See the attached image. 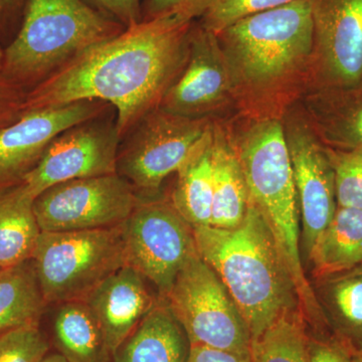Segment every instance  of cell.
Here are the masks:
<instances>
[{
    "instance_id": "cell-1",
    "label": "cell",
    "mask_w": 362,
    "mask_h": 362,
    "mask_svg": "<svg viewBox=\"0 0 362 362\" xmlns=\"http://www.w3.org/2000/svg\"><path fill=\"white\" fill-rule=\"evenodd\" d=\"M194 21L170 13L126 28L28 90L23 111L97 100L113 107L123 139L180 75Z\"/></svg>"
},
{
    "instance_id": "cell-2",
    "label": "cell",
    "mask_w": 362,
    "mask_h": 362,
    "mask_svg": "<svg viewBox=\"0 0 362 362\" xmlns=\"http://www.w3.org/2000/svg\"><path fill=\"white\" fill-rule=\"evenodd\" d=\"M192 230L197 254L223 281L251 339L286 312L301 309L270 226L251 199L244 220L235 228L199 226Z\"/></svg>"
},
{
    "instance_id": "cell-3",
    "label": "cell",
    "mask_w": 362,
    "mask_h": 362,
    "mask_svg": "<svg viewBox=\"0 0 362 362\" xmlns=\"http://www.w3.org/2000/svg\"><path fill=\"white\" fill-rule=\"evenodd\" d=\"M235 149L250 199L270 226L305 318L316 326L327 325L300 255L299 206L284 127L275 119L259 121L245 133Z\"/></svg>"
},
{
    "instance_id": "cell-4",
    "label": "cell",
    "mask_w": 362,
    "mask_h": 362,
    "mask_svg": "<svg viewBox=\"0 0 362 362\" xmlns=\"http://www.w3.org/2000/svg\"><path fill=\"white\" fill-rule=\"evenodd\" d=\"M125 28L86 0H26L0 75L28 92Z\"/></svg>"
},
{
    "instance_id": "cell-5",
    "label": "cell",
    "mask_w": 362,
    "mask_h": 362,
    "mask_svg": "<svg viewBox=\"0 0 362 362\" xmlns=\"http://www.w3.org/2000/svg\"><path fill=\"white\" fill-rule=\"evenodd\" d=\"M214 35L235 88L269 89L291 77L313 56L311 0L252 14Z\"/></svg>"
},
{
    "instance_id": "cell-6",
    "label": "cell",
    "mask_w": 362,
    "mask_h": 362,
    "mask_svg": "<svg viewBox=\"0 0 362 362\" xmlns=\"http://www.w3.org/2000/svg\"><path fill=\"white\" fill-rule=\"evenodd\" d=\"M122 225L40 233L32 259L47 304L84 301L105 279L126 266Z\"/></svg>"
},
{
    "instance_id": "cell-7",
    "label": "cell",
    "mask_w": 362,
    "mask_h": 362,
    "mask_svg": "<svg viewBox=\"0 0 362 362\" xmlns=\"http://www.w3.org/2000/svg\"><path fill=\"white\" fill-rule=\"evenodd\" d=\"M164 300L190 345L249 354L251 334L237 304L197 252L181 268Z\"/></svg>"
},
{
    "instance_id": "cell-8",
    "label": "cell",
    "mask_w": 362,
    "mask_h": 362,
    "mask_svg": "<svg viewBox=\"0 0 362 362\" xmlns=\"http://www.w3.org/2000/svg\"><path fill=\"white\" fill-rule=\"evenodd\" d=\"M213 126L209 118H187L157 107L124 136L117 173L142 199L157 197L164 180L177 171Z\"/></svg>"
},
{
    "instance_id": "cell-9",
    "label": "cell",
    "mask_w": 362,
    "mask_h": 362,
    "mask_svg": "<svg viewBox=\"0 0 362 362\" xmlns=\"http://www.w3.org/2000/svg\"><path fill=\"white\" fill-rule=\"evenodd\" d=\"M122 226L126 266L156 286L164 299L181 268L197 252L192 226L170 199L158 197H141Z\"/></svg>"
},
{
    "instance_id": "cell-10",
    "label": "cell",
    "mask_w": 362,
    "mask_h": 362,
    "mask_svg": "<svg viewBox=\"0 0 362 362\" xmlns=\"http://www.w3.org/2000/svg\"><path fill=\"white\" fill-rule=\"evenodd\" d=\"M141 197L118 173L59 183L37 195L33 209L42 232H71L118 226Z\"/></svg>"
},
{
    "instance_id": "cell-11",
    "label": "cell",
    "mask_w": 362,
    "mask_h": 362,
    "mask_svg": "<svg viewBox=\"0 0 362 362\" xmlns=\"http://www.w3.org/2000/svg\"><path fill=\"white\" fill-rule=\"evenodd\" d=\"M114 109L54 138L23 185L33 197L66 181L117 173L121 138Z\"/></svg>"
},
{
    "instance_id": "cell-12",
    "label": "cell",
    "mask_w": 362,
    "mask_h": 362,
    "mask_svg": "<svg viewBox=\"0 0 362 362\" xmlns=\"http://www.w3.org/2000/svg\"><path fill=\"white\" fill-rule=\"evenodd\" d=\"M111 109L97 100L28 109L0 128V190L21 185L57 136Z\"/></svg>"
},
{
    "instance_id": "cell-13",
    "label": "cell",
    "mask_w": 362,
    "mask_h": 362,
    "mask_svg": "<svg viewBox=\"0 0 362 362\" xmlns=\"http://www.w3.org/2000/svg\"><path fill=\"white\" fill-rule=\"evenodd\" d=\"M233 88L232 73L216 35L194 21L187 63L159 107L187 118H209L225 106Z\"/></svg>"
},
{
    "instance_id": "cell-14",
    "label": "cell",
    "mask_w": 362,
    "mask_h": 362,
    "mask_svg": "<svg viewBox=\"0 0 362 362\" xmlns=\"http://www.w3.org/2000/svg\"><path fill=\"white\" fill-rule=\"evenodd\" d=\"M284 130L296 187L302 243L309 256L337 209L334 169L329 153L304 124H289Z\"/></svg>"
},
{
    "instance_id": "cell-15",
    "label": "cell",
    "mask_w": 362,
    "mask_h": 362,
    "mask_svg": "<svg viewBox=\"0 0 362 362\" xmlns=\"http://www.w3.org/2000/svg\"><path fill=\"white\" fill-rule=\"evenodd\" d=\"M314 49L324 83L362 84V0H311Z\"/></svg>"
},
{
    "instance_id": "cell-16",
    "label": "cell",
    "mask_w": 362,
    "mask_h": 362,
    "mask_svg": "<svg viewBox=\"0 0 362 362\" xmlns=\"http://www.w3.org/2000/svg\"><path fill=\"white\" fill-rule=\"evenodd\" d=\"M147 282L134 269L124 266L85 298L112 356L158 302Z\"/></svg>"
},
{
    "instance_id": "cell-17",
    "label": "cell",
    "mask_w": 362,
    "mask_h": 362,
    "mask_svg": "<svg viewBox=\"0 0 362 362\" xmlns=\"http://www.w3.org/2000/svg\"><path fill=\"white\" fill-rule=\"evenodd\" d=\"M189 339L165 300L138 324L113 354V362H187Z\"/></svg>"
},
{
    "instance_id": "cell-18",
    "label": "cell",
    "mask_w": 362,
    "mask_h": 362,
    "mask_svg": "<svg viewBox=\"0 0 362 362\" xmlns=\"http://www.w3.org/2000/svg\"><path fill=\"white\" fill-rule=\"evenodd\" d=\"M214 129L204 135L176 171L170 202L192 226H209L213 211Z\"/></svg>"
},
{
    "instance_id": "cell-19",
    "label": "cell",
    "mask_w": 362,
    "mask_h": 362,
    "mask_svg": "<svg viewBox=\"0 0 362 362\" xmlns=\"http://www.w3.org/2000/svg\"><path fill=\"white\" fill-rule=\"evenodd\" d=\"M319 281L317 299L334 337L362 351V264Z\"/></svg>"
},
{
    "instance_id": "cell-20",
    "label": "cell",
    "mask_w": 362,
    "mask_h": 362,
    "mask_svg": "<svg viewBox=\"0 0 362 362\" xmlns=\"http://www.w3.org/2000/svg\"><path fill=\"white\" fill-rule=\"evenodd\" d=\"M214 192L211 226L233 228L246 216L250 192L237 149L223 131L214 129Z\"/></svg>"
},
{
    "instance_id": "cell-21",
    "label": "cell",
    "mask_w": 362,
    "mask_h": 362,
    "mask_svg": "<svg viewBox=\"0 0 362 362\" xmlns=\"http://www.w3.org/2000/svg\"><path fill=\"white\" fill-rule=\"evenodd\" d=\"M308 259L318 280L361 265L362 209L337 206Z\"/></svg>"
},
{
    "instance_id": "cell-22",
    "label": "cell",
    "mask_w": 362,
    "mask_h": 362,
    "mask_svg": "<svg viewBox=\"0 0 362 362\" xmlns=\"http://www.w3.org/2000/svg\"><path fill=\"white\" fill-rule=\"evenodd\" d=\"M33 202L23 183L0 190V268L32 259L42 233Z\"/></svg>"
},
{
    "instance_id": "cell-23",
    "label": "cell",
    "mask_w": 362,
    "mask_h": 362,
    "mask_svg": "<svg viewBox=\"0 0 362 362\" xmlns=\"http://www.w3.org/2000/svg\"><path fill=\"white\" fill-rule=\"evenodd\" d=\"M54 338L68 362H113L103 332L84 301L59 304Z\"/></svg>"
},
{
    "instance_id": "cell-24",
    "label": "cell",
    "mask_w": 362,
    "mask_h": 362,
    "mask_svg": "<svg viewBox=\"0 0 362 362\" xmlns=\"http://www.w3.org/2000/svg\"><path fill=\"white\" fill-rule=\"evenodd\" d=\"M47 305L32 259L0 270V334L39 325Z\"/></svg>"
},
{
    "instance_id": "cell-25",
    "label": "cell",
    "mask_w": 362,
    "mask_h": 362,
    "mask_svg": "<svg viewBox=\"0 0 362 362\" xmlns=\"http://www.w3.org/2000/svg\"><path fill=\"white\" fill-rule=\"evenodd\" d=\"M301 309L279 317L258 337L251 340L252 362H309V337Z\"/></svg>"
},
{
    "instance_id": "cell-26",
    "label": "cell",
    "mask_w": 362,
    "mask_h": 362,
    "mask_svg": "<svg viewBox=\"0 0 362 362\" xmlns=\"http://www.w3.org/2000/svg\"><path fill=\"white\" fill-rule=\"evenodd\" d=\"M294 1L297 0H211L199 23L209 32L218 33L252 14Z\"/></svg>"
},
{
    "instance_id": "cell-27",
    "label": "cell",
    "mask_w": 362,
    "mask_h": 362,
    "mask_svg": "<svg viewBox=\"0 0 362 362\" xmlns=\"http://www.w3.org/2000/svg\"><path fill=\"white\" fill-rule=\"evenodd\" d=\"M329 153L337 206L362 209V147Z\"/></svg>"
},
{
    "instance_id": "cell-28",
    "label": "cell",
    "mask_w": 362,
    "mask_h": 362,
    "mask_svg": "<svg viewBox=\"0 0 362 362\" xmlns=\"http://www.w3.org/2000/svg\"><path fill=\"white\" fill-rule=\"evenodd\" d=\"M49 343L39 325L23 326L0 334V362H42Z\"/></svg>"
},
{
    "instance_id": "cell-29",
    "label": "cell",
    "mask_w": 362,
    "mask_h": 362,
    "mask_svg": "<svg viewBox=\"0 0 362 362\" xmlns=\"http://www.w3.org/2000/svg\"><path fill=\"white\" fill-rule=\"evenodd\" d=\"M349 93L350 100L344 101L341 107L337 108L334 116L331 118L329 131L334 135L335 139L344 143L349 149L362 147V92L356 94V98L350 89H345Z\"/></svg>"
},
{
    "instance_id": "cell-30",
    "label": "cell",
    "mask_w": 362,
    "mask_h": 362,
    "mask_svg": "<svg viewBox=\"0 0 362 362\" xmlns=\"http://www.w3.org/2000/svg\"><path fill=\"white\" fill-rule=\"evenodd\" d=\"M211 0H142V21H150L170 13H182L199 18Z\"/></svg>"
},
{
    "instance_id": "cell-31",
    "label": "cell",
    "mask_w": 362,
    "mask_h": 362,
    "mask_svg": "<svg viewBox=\"0 0 362 362\" xmlns=\"http://www.w3.org/2000/svg\"><path fill=\"white\" fill-rule=\"evenodd\" d=\"M109 18L129 28L142 21V0H86Z\"/></svg>"
},
{
    "instance_id": "cell-32",
    "label": "cell",
    "mask_w": 362,
    "mask_h": 362,
    "mask_svg": "<svg viewBox=\"0 0 362 362\" xmlns=\"http://www.w3.org/2000/svg\"><path fill=\"white\" fill-rule=\"evenodd\" d=\"M309 362H354V351L335 337L309 338Z\"/></svg>"
},
{
    "instance_id": "cell-33",
    "label": "cell",
    "mask_w": 362,
    "mask_h": 362,
    "mask_svg": "<svg viewBox=\"0 0 362 362\" xmlns=\"http://www.w3.org/2000/svg\"><path fill=\"white\" fill-rule=\"evenodd\" d=\"M26 93L0 75V128L13 122L21 115Z\"/></svg>"
},
{
    "instance_id": "cell-34",
    "label": "cell",
    "mask_w": 362,
    "mask_h": 362,
    "mask_svg": "<svg viewBox=\"0 0 362 362\" xmlns=\"http://www.w3.org/2000/svg\"><path fill=\"white\" fill-rule=\"evenodd\" d=\"M187 362H252L249 354L192 345Z\"/></svg>"
},
{
    "instance_id": "cell-35",
    "label": "cell",
    "mask_w": 362,
    "mask_h": 362,
    "mask_svg": "<svg viewBox=\"0 0 362 362\" xmlns=\"http://www.w3.org/2000/svg\"><path fill=\"white\" fill-rule=\"evenodd\" d=\"M26 0H0V33L21 21Z\"/></svg>"
},
{
    "instance_id": "cell-36",
    "label": "cell",
    "mask_w": 362,
    "mask_h": 362,
    "mask_svg": "<svg viewBox=\"0 0 362 362\" xmlns=\"http://www.w3.org/2000/svg\"><path fill=\"white\" fill-rule=\"evenodd\" d=\"M42 362H68L65 357L62 356L59 352L57 354H49L42 359Z\"/></svg>"
},
{
    "instance_id": "cell-37",
    "label": "cell",
    "mask_w": 362,
    "mask_h": 362,
    "mask_svg": "<svg viewBox=\"0 0 362 362\" xmlns=\"http://www.w3.org/2000/svg\"><path fill=\"white\" fill-rule=\"evenodd\" d=\"M354 362H362V351L354 352Z\"/></svg>"
},
{
    "instance_id": "cell-38",
    "label": "cell",
    "mask_w": 362,
    "mask_h": 362,
    "mask_svg": "<svg viewBox=\"0 0 362 362\" xmlns=\"http://www.w3.org/2000/svg\"><path fill=\"white\" fill-rule=\"evenodd\" d=\"M4 49L0 47V71L2 70V65H4Z\"/></svg>"
},
{
    "instance_id": "cell-39",
    "label": "cell",
    "mask_w": 362,
    "mask_h": 362,
    "mask_svg": "<svg viewBox=\"0 0 362 362\" xmlns=\"http://www.w3.org/2000/svg\"><path fill=\"white\" fill-rule=\"evenodd\" d=\"M2 268H0V270H1Z\"/></svg>"
}]
</instances>
